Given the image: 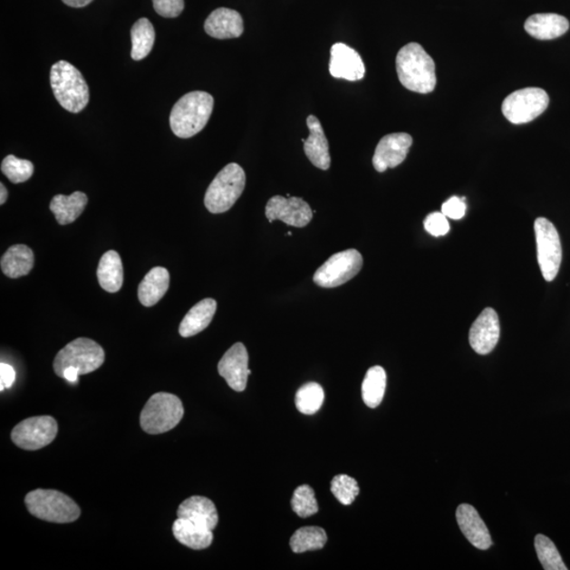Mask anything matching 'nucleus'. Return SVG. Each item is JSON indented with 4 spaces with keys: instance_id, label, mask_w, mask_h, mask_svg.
Masks as SVG:
<instances>
[{
    "instance_id": "11",
    "label": "nucleus",
    "mask_w": 570,
    "mask_h": 570,
    "mask_svg": "<svg viewBox=\"0 0 570 570\" xmlns=\"http://www.w3.org/2000/svg\"><path fill=\"white\" fill-rule=\"evenodd\" d=\"M59 426L53 416H34L19 422L11 432L13 443L24 450H40L55 440Z\"/></svg>"
},
{
    "instance_id": "14",
    "label": "nucleus",
    "mask_w": 570,
    "mask_h": 570,
    "mask_svg": "<svg viewBox=\"0 0 570 570\" xmlns=\"http://www.w3.org/2000/svg\"><path fill=\"white\" fill-rule=\"evenodd\" d=\"M217 372L230 388L237 392H243L246 388L248 376L252 374V371L248 369L246 345L241 343L234 344L221 358L217 364Z\"/></svg>"
},
{
    "instance_id": "28",
    "label": "nucleus",
    "mask_w": 570,
    "mask_h": 570,
    "mask_svg": "<svg viewBox=\"0 0 570 570\" xmlns=\"http://www.w3.org/2000/svg\"><path fill=\"white\" fill-rule=\"evenodd\" d=\"M132 50L131 57L133 61L144 60L149 56L155 44L156 31L150 19L140 18L131 28Z\"/></svg>"
},
{
    "instance_id": "4",
    "label": "nucleus",
    "mask_w": 570,
    "mask_h": 570,
    "mask_svg": "<svg viewBox=\"0 0 570 570\" xmlns=\"http://www.w3.org/2000/svg\"><path fill=\"white\" fill-rule=\"evenodd\" d=\"M32 516L51 523H72L81 516L79 505L65 493L53 489H36L24 498Z\"/></svg>"
},
{
    "instance_id": "6",
    "label": "nucleus",
    "mask_w": 570,
    "mask_h": 570,
    "mask_svg": "<svg viewBox=\"0 0 570 570\" xmlns=\"http://www.w3.org/2000/svg\"><path fill=\"white\" fill-rule=\"evenodd\" d=\"M184 416L183 403L178 396L159 392L146 402L140 416V424L149 434H162L172 430Z\"/></svg>"
},
{
    "instance_id": "20",
    "label": "nucleus",
    "mask_w": 570,
    "mask_h": 570,
    "mask_svg": "<svg viewBox=\"0 0 570 570\" xmlns=\"http://www.w3.org/2000/svg\"><path fill=\"white\" fill-rule=\"evenodd\" d=\"M568 29V19L554 13L531 15L525 23L527 34L541 41L555 40L565 35Z\"/></svg>"
},
{
    "instance_id": "1",
    "label": "nucleus",
    "mask_w": 570,
    "mask_h": 570,
    "mask_svg": "<svg viewBox=\"0 0 570 570\" xmlns=\"http://www.w3.org/2000/svg\"><path fill=\"white\" fill-rule=\"evenodd\" d=\"M396 72L410 92L431 93L437 86L435 63L420 43H410L396 56Z\"/></svg>"
},
{
    "instance_id": "7",
    "label": "nucleus",
    "mask_w": 570,
    "mask_h": 570,
    "mask_svg": "<svg viewBox=\"0 0 570 570\" xmlns=\"http://www.w3.org/2000/svg\"><path fill=\"white\" fill-rule=\"evenodd\" d=\"M105 362V351L98 343L89 338H76L55 356L54 372L62 377L68 367L79 370L80 375L94 372Z\"/></svg>"
},
{
    "instance_id": "38",
    "label": "nucleus",
    "mask_w": 570,
    "mask_h": 570,
    "mask_svg": "<svg viewBox=\"0 0 570 570\" xmlns=\"http://www.w3.org/2000/svg\"><path fill=\"white\" fill-rule=\"evenodd\" d=\"M466 209L467 207L464 198L452 197L449 200L443 204V207H441V213H443L447 217H450V219L459 220L464 217Z\"/></svg>"
},
{
    "instance_id": "22",
    "label": "nucleus",
    "mask_w": 570,
    "mask_h": 570,
    "mask_svg": "<svg viewBox=\"0 0 570 570\" xmlns=\"http://www.w3.org/2000/svg\"><path fill=\"white\" fill-rule=\"evenodd\" d=\"M172 533L179 543L194 550L207 549L214 541L213 530L200 527L188 518L178 517Z\"/></svg>"
},
{
    "instance_id": "36",
    "label": "nucleus",
    "mask_w": 570,
    "mask_h": 570,
    "mask_svg": "<svg viewBox=\"0 0 570 570\" xmlns=\"http://www.w3.org/2000/svg\"><path fill=\"white\" fill-rule=\"evenodd\" d=\"M424 227L427 232L433 237H441L449 233L450 224L443 213H432L428 215Z\"/></svg>"
},
{
    "instance_id": "26",
    "label": "nucleus",
    "mask_w": 570,
    "mask_h": 570,
    "mask_svg": "<svg viewBox=\"0 0 570 570\" xmlns=\"http://www.w3.org/2000/svg\"><path fill=\"white\" fill-rule=\"evenodd\" d=\"M0 266L6 277L12 279L24 277L34 268V254L27 246H13L3 256Z\"/></svg>"
},
{
    "instance_id": "37",
    "label": "nucleus",
    "mask_w": 570,
    "mask_h": 570,
    "mask_svg": "<svg viewBox=\"0 0 570 570\" xmlns=\"http://www.w3.org/2000/svg\"><path fill=\"white\" fill-rule=\"evenodd\" d=\"M153 9L159 16L175 18L184 10V0H152Z\"/></svg>"
},
{
    "instance_id": "18",
    "label": "nucleus",
    "mask_w": 570,
    "mask_h": 570,
    "mask_svg": "<svg viewBox=\"0 0 570 570\" xmlns=\"http://www.w3.org/2000/svg\"><path fill=\"white\" fill-rule=\"evenodd\" d=\"M207 34L217 40L238 38L245 31L243 19L239 12L227 8H219L211 12L204 24Z\"/></svg>"
},
{
    "instance_id": "32",
    "label": "nucleus",
    "mask_w": 570,
    "mask_h": 570,
    "mask_svg": "<svg viewBox=\"0 0 570 570\" xmlns=\"http://www.w3.org/2000/svg\"><path fill=\"white\" fill-rule=\"evenodd\" d=\"M535 548L541 565L546 570H567L562 560L559 550L554 542L544 535H537L535 539Z\"/></svg>"
},
{
    "instance_id": "31",
    "label": "nucleus",
    "mask_w": 570,
    "mask_h": 570,
    "mask_svg": "<svg viewBox=\"0 0 570 570\" xmlns=\"http://www.w3.org/2000/svg\"><path fill=\"white\" fill-rule=\"evenodd\" d=\"M324 401V391L317 382L305 383L296 393V407L298 411L312 415L319 411Z\"/></svg>"
},
{
    "instance_id": "30",
    "label": "nucleus",
    "mask_w": 570,
    "mask_h": 570,
    "mask_svg": "<svg viewBox=\"0 0 570 570\" xmlns=\"http://www.w3.org/2000/svg\"><path fill=\"white\" fill-rule=\"evenodd\" d=\"M328 536L320 527L300 528L291 537V548L294 553L303 554L324 547Z\"/></svg>"
},
{
    "instance_id": "27",
    "label": "nucleus",
    "mask_w": 570,
    "mask_h": 570,
    "mask_svg": "<svg viewBox=\"0 0 570 570\" xmlns=\"http://www.w3.org/2000/svg\"><path fill=\"white\" fill-rule=\"evenodd\" d=\"M96 275L102 290L108 293L121 290L124 283V270L118 252L109 251L102 255Z\"/></svg>"
},
{
    "instance_id": "17",
    "label": "nucleus",
    "mask_w": 570,
    "mask_h": 570,
    "mask_svg": "<svg viewBox=\"0 0 570 570\" xmlns=\"http://www.w3.org/2000/svg\"><path fill=\"white\" fill-rule=\"evenodd\" d=\"M457 520L460 530L473 546L480 550L491 547L489 530L473 506L459 505L457 510Z\"/></svg>"
},
{
    "instance_id": "25",
    "label": "nucleus",
    "mask_w": 570,
    "mask_h": 570,
    "mask_svg": "<svg viewBox=\"0 0 570 570\" xmlns=\"http://www.w3.org/2000/svg\"><path fill=\"white\" fill-rule=\"evenodd\" d=\"M88 197L84 192L75 191L72 195H57L50 203V210L55 216L57 223L68 226L73 223L85 210Z\"/></svg>"
},
{
    "instance_id": "9",
    "label": "nucleus",
    "mask_w": 570,
    "mask_h": 570,
    "mask_svg": "<svg viewBox=\"0 0 570 570\" xmlns=\"http://www.w3.org/2000/svg\"><path fill=\"white\" fill-rule=\"evenodd\" d=\"M537 262L544 279L555 280L562 262V246L558 230L546 217H537L535 222Z\"/></svg>"
},
{
    "instance_id": "2",
    "label": "nucleus",
    "mask_w": 570,
    "mask_h": 570,
    "mask_svg": "<svg viewBox=\"0 0 570 570\" xmlns=\"http://www.w3.org/2000/svg\"><path fill=\"white\" fill-rule=\"evenodd\" d=\"M213 95L192 92L179 100L170 113V128L178 138L189 139L204 130L214 111Z\"/></svg>"
},
{
    "instance_id": "10",
    "label": "nucleus",
    "mask_w": 570,
    "mask_h": 570,
    "mask_svg": "<svg viewBox=\"0 0 570 570\" xmlns=\"http://www.w3.org/2000/svg\"><path fill=\"white\" fill-rule=\"evenodd\" d=\"M362 265V256L356 249L339 252L318 268L314 275V283L326 288L341 286L353 279Z\"/></svg>"
},
{
    "instance_id": "40",
    "label": "nucleus",
    "mask_w": 570,
    "mask_h": 570,
    "mask_svg": "<svg viewBox=\"0 0 570 570\" xmlns=\"http://www.w3.org/2000/svg\"><path fill=\"white\" fill-rule=\"evenodd\" d=\"M79 370L73 367H68L63 371L62 379H65L67 382L76 383L79 381Z\"/></svg>"
},
{
    "instance_id": "23",
    "label": "nucleus",
    "mask_w": 570,
    "mask_h": 570,
    "mask_svg": "<svg viewBox=\"0 0 570 570\" xmlns=\"http://www.w3.org/2000/svg\"><path fill=\"white\" fill-rule=\"evenodd\" d=\"M216 311V300L211 298L201 300L200 303L192 306L187 315H185L180 328H179V333L184 338L198 334L210 324Z\"/></svg>"
},
{
    "instance_id": "29",
    "label": "nucleus",
    "mask_w": 570,
    "mask_h": 570,
    "mask_svg": "<svg viewBox=\"0 0 570 570\" xmlns=\"http://www.w3.org/2000/svg\"><path fill=\"white\" fill-rule=\"evenodd\" d=\"M387 388V374L382 367L370 368L362 387V400L369 408L381 405Z\"/></svg>"
},
{
    "instance_id": "13",
    "label": "nucleus",
    "mask_w": 570,
    "mask_h": 570,
    "mask_svg": "<svg viewBox=\"0 0 570 570\" xmlns=\"http://www.w3.org/2000/svg\"><path fill=\"white\" fill-rule=\"evenodd\" d=\"M413 139L405 132L391 133L383 137L376 146L373 166L376 171L384 172L395 169L405 161Z\"/></svg>"
},
{
    "instance_id": "24",
    "label": "nucleus",
    "mask_w": 570,
    "mask_h": 570,
    "mask_svg": "<svg viewBox=\"0 0 570 570\" xmlns=\"http://www.w3.org/2000/svg\"><path fill=\"white\" fill-rule=\"evenodd\" d=\"M170 283L169 273L166 268L157 266L151 268L139 285L138 296L144 306H152L159 303L169 291Z\"/></svg>"
},
{
    "instance_id": "41",
    "label": "nucleus",
    "mask_w": 570,
    "mask_h": 570,
    "mask_svg": "<svg viewBox=\"0 0 570 570\" xmlns=\"http://www.w3.org/2000/svg\"><path fill=\"white\" fill-rule=\"evenodd\" d=\"M92 2L93 0H63V4L72 6V8H82Z\"/></svg>"
},
{
    "instance_id": "33",
    "label": "nucleus",
    "mask_w": 570,
    "mask_h": 570,
    "mask_svg": "<svg viewBox=\"0 0 570 570\" xmlns=\"http://www.w3.org/2000/svg\"><path fill=\"white\" fill-rule=\"evenodd\" d=\"M2 171L12 183L19 184L27 182L34 176V165L28 159H18L10 155L4 159Z\"/></svg>"
},
{
    "instance_id": "15",
    "label": "nucleus",
    "mask_w": 570,
    "mask_h": 570,
    "mask_svg": "<svg viewBox=\"0 0 570 570\" xmlns=\"http://www.w3.org/2000/svg\"><path fill=\"white\" fill-rule=\"evenodd\" d=\"M501 328L498 313L487 307L472 324L469 332L471 348L479 355L491 353L497 347Z\"/></svg>"
},
{
    "instance_id": "19",
    "label": "nucleus",
    "mask_w": 570,
    "mask_h": 570,
    "mask_svg": "<svg viewBox=\"0 0 570 570\" xmlns=\"http://www.w3.org/2000/svg\"><path fill=\"white\" fill-rule=\"evenodd\" d=\"M306 125L310 136L304 140V149L307 159L314 166L322 170H328L331 166L329 142L326 140L324 128L315 115H309Z\"/></svg>"
},
{
    "instance_id": "3",
    "label": "nucleus",
    "mask_w": 570,
    "mask_h": 570,
    "mask_svg": "<svg viewBox=\"0 0 570 570\" xmlns=\"http://www.w3.org/2000/svg\"><path fill=\"white\" fill-rule=\"evenodd\" d=\"M50 84L56 101L69 112L84 111L91 100L84 76L66 61L57 62L51 68Z\"/></svg>"
},
{
    "instance_id": "8",
    "label": "nucleus",
    "mask_w": 570,
    "mask_h": 570,
    "mask_svg": "<svg viewBox=\"0 0 570 570\" xmlns=\"http://www.w3.org/2000/svg\"><path fill=\"white\" fill-rule=\"evenodd\" d=\"M549 105V96L541 88H524L511 93L502 105L504 117L510 123L520 125L539 118Z\"/></svg>"
},
{
    "instance_id": "42",
    "label": "nucleus",
    "mask_w": 570,
    "mask_h": 570,
    "mask_svg": "<svg viewBox=\"0 0 570 570\" xmlns=\"http://www.w3.org/2000/svg\"><path fill=\"white\" fill-rule=\"evenodd\" d=\"M8 198V190H6L5 185L0 184V204L4 205Z\"/></svg>"
},
{
    "instance_id": "16",
    "label": "nucleus",
    "mask_w": 570,
    "mask_h": 570,
    "mask_svg": "<svg viewBox=\"0 0 570 570\" xmlns=\"http://www.w3.org/2000/svg\"><path fill=\"white\" fill-rule=\"evenodd\" d=\"M330 73L335 79L356 82L364 78L366 67L356 50L337 43L331 49Z\"/></svg>"
},
{
    "instance_id": "34",
    "label": "nucleus",
    "mask_w": 570,
    "mask_h": 570,
    "mask_svg": "<svg viewBox=\"0 0 570 570\" xmlns=\"http://www.w3.org/2000/svg\"><path fill=\"white\" fill-rule=\"evenodd\" d=\"M292 508L298 517H309L316 515L319 507L315 492L309 485H303L295 490L292 498Z\"/></svg>"
},
{
    "instance_id": "12",
    "label": "nucleus",
    "mask_w": 570,
    "mask_h": 570,
    "mask_svg": "<svg viewBox=\"0 0 570 570\" xmlns=\"http://www.w3.org/2000/svg\"><path fill=\"white\" fill-rule=\"evenodd\" d=\"M266 216L271 223L280 220L294 227H305L312 221L310 205L297 197L275 196L266 208Z\"/></svg>"
},
{
    "instance_id": "5",
    "label": "nucleus",
    "mask_w": 570,
    "mask_h": 570,
    "mask_svg": "<svg viewBox=\"0 0 570 570\" xmlns=\"http://www.w3.org/2000/svg\"><path fill=\"white\" fill-rule=\"evenodd\" d=\"M246 176L240 165L230 163L216 176L205 194L204 204L211 214L232 208L246 188Z\"/></svg>"
},
{
    "instance_id": "35",
    "label": "nucleus",
    "mask_w": 570,
    "mask_h": 570,
    "mask_svg": "<svg viewBox=\"0 0 570 570\" xmlns=\"http://www.w3.org/2000/svg\"><path fill=\"white\" fill-rule=\"evenodd\" d=\"M360 486L356 479L347 475H339L333 478L331 491L343 505H351L360 495Z\"/></svg>"
},
{
    "instance_id": "21",
    "label": "nucleus",
    "mask_w": 570,
    "mask_h": 570,
    "mask_svg": "<svg viewBox=\"0 0 570 570\" xmlns=\"http://www.w3.org/2000/svg\"><path fill=\"white\" fill-rule=\"evenodd\" d=\"M178 517L188 518L200 527L213 530L219 523V516L216 506L209 498L204 497H191L179 506Z\"/></svg>"
},
{
    "instance_id": "39",
    "label": "nucleus",
    "mask_w": 570,
    "mask_h": 570,
    "mask_svg": "<svg viewBox=\"0 0 570 570\" xmlns=\"http://www.w3.org/2000/svg\"><path fill=\"white\" fill-rule=\"evenodd\" d=\"M15 382V370L10 364L0 363V390L9 389Z\"/></svg>"
}]
</instances>
